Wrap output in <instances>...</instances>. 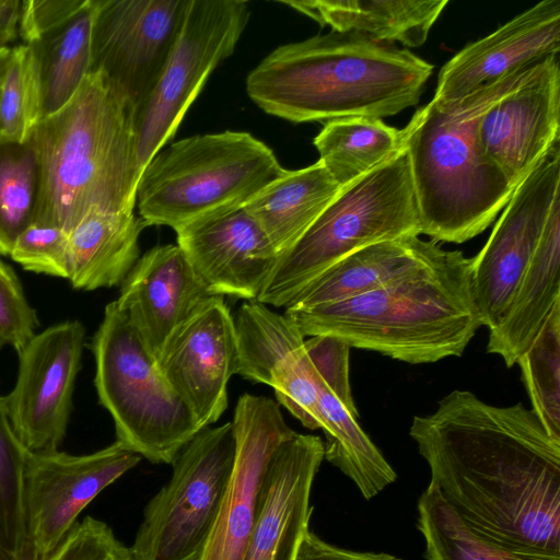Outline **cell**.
Here are the masks:
<instances>
[{
  "instance_id": "cell-10",
  "label": "cell",
  "mask_w": 560,
  "mask_h": 560,
  "mask_svg": "<svg viewBox=\"0 0 560 560\" xmlns=\"http://www.w3.org/2000/svg\"><path fill=\"white\" fill-rule=\"evenodd\" d=\"M249 15L244 0H190L162 74L135 115L140 173L174 137L211 72L233 54Z\"/></svg>"
},
{
  "instance_id": "cell-43",
  "label": "cell",
  "mask_w": 560,
  "mask_h": 560,
  "mask_svg": "<svg viewBox=\"0 0 560 560\" xmlns=\"http://www.w3.org/2000/svg\"><path fill=\"white\" fill-rule=\"evenodd\" d=\"M0 560H18L0 539Z\"/></svg>"
},
{
  "instance_id": "cell-36",
  "label": "cell",
  "mask_w": 560,
  "mask_h": 560,
  "mask_svg": "<svg viewBox=\"0 0 560 560\" xmlns=\"http://www.w3.org/2000/svg\"><path fill=\"white\" fill-rule=\"evenodd\" d=\"M69 233L32 224L15 240L10 257L25 270L67 279Z\"/></svg>"
},
{
  "instance_id": "cell-27",
  "label": "cell",
  "mask_w": 560,
  "mask_h": 560,
  "mask_svg": "<svg viewBox=\"0 0 560 560\" xmlns=\"http://www.w3.org/2000/svg\"><path fill=\"white\" fill-rule=\"evenodd\" d=\"M341 187L324 165L288 171L264 187L244 208L265 232L280 258L320 215Z\"/></svg>"
},
{
  "instance_id": "cell-38",
  "label": "cell",
  "mask_w": 560,
  "mask_h": 560,
  "mask_svg": "<svg viewBox=\"0 0 560 560\" xmlns=\"http://www.w3.org/2000/svg\"><path fill=\"white\" fill-rule=\"evenodd\" d=\"M39 326L15 271L0 257V348L11 347L19 353L36 335Z\"/></svg>"
},
{
  "instance_id": "cell-12",
  "label": "cell",
  "mask_w": 560,
  "mask_h": 560,
  "mask_svg": "<svg viewBox=\"0 0 560 560\" xmlns=\"http://www.w3.org/2000/svg\"><path fill=\"white\" fill-rule=\"evenodd\" d=\"M190 0H96L90 72L102 73L135 115L158 83Z\"/></svg>"
},
{
  "instance_id": "cell-23",
  "label": "cell",
  "mask_w": 560,
  "mask_h": 560,
  "mask_svg": "<svg viewBox=\"0 0 560 560\" xmlns=\"http://www.w3.org/2000/svg\"><path fill=\"white\" fill-rule=\"evenodd\" d=\"M560 196L551 206L532 259L501 322L489 329L487 351L508 368L528 349L560 301Z\"/></svg>"
},
{
  "instance_id": "cell-19",
  "label": "cell",
  "mask_w": 560,
  "mask_h": 560,
  "mask_svg": "<svg viewBox=\"0 0 560 560\" xmlns=\"http://www.w3.org/2000/svg\"><path fill=\"white\" fill-rule=\"evenodd\" d=\"M176 235L194 270L219 296L257 300L280 260L244 206L196 221Z\"/></svg>"
},
{
  "instance_id": "cell-24",
  "label": "cell",
  "mask_w": 560,
  "mask_h": 560,
  "mask_svg": "<svg viewBox=\"0 0 560 560\" xmlns=\"http://www.w3.org/2000/svg\"><path fill=\"white\" fill-rule=\"evenodd\" d=\"M436 246L411 236L360 248L306 284L285 308L334 304L380 289L425 264Z\"/></svg>"
},
{
  "instance_id": "cell-35",
  "label": "cell",
  "mask_w": 560,
  "mask_h": 560,
  "mask_svg": "<svg viewBox=\"0 0 560 560\" xmlns=\"http://www.w3.org/2000/svg\"><path fill=\"white\" fill-rule=\"evenodd\" d=\"M25 454L0 397V539L16 559L24 553L21 486Z\"/></svg>"
},
{
  "instance_id": "cell-31",
  "label": "cell",
  "mask_w": 560,
  "mask_h": 560,
  "mask_svg": "<svg viewBox=\"0 0 560 560\" xmlns=\"http://www.w3.org/2000/svg\"><path fill=\"white\" fill-rule=\"evenodd\" d=\"M417 527L424 539L427 560H560L558 556L513 550L478 535L432 483L419 498Z\"/></svg>"
},
{
  "instance_id": "cell-42",
  "label": "cell",
  "mask_w": 560,
  "mask_h": 560,
  "mask_svg": "<svg viewBox=\"0 0 560 560\" xmlns=\"http://www.w3.org/2000/svg\"><path fill=\"white\" fill-rule=\"evenodd\" d=\"M11 46H0V84L7 70Z\"/></svg>"
},
{
  "instance_id": "cell-25",
  "label": "cell",
  "mask_w": 560,
  "mask_h": 560,
  "mask_svg": "<svg viewBox=\"0 0 560 560\" xmlns=\"http://www.w3.org/2000/svg\"><path fill=\"white\" fill-rule=\"evenodd\" d=\"M329 25L375 42L419 47L425 43L448 0H283L278 1Z\"/></svg>"
},
{
  "instance_id": "cell-20",
  "label": "cell",
  "mask_w": 560,
  "mask_h": 560,
  "mask_svg": "<svg viewBox=\"0 0 560 560\" xmlns=\"http://www.w3.org/2000/svg\"><path fill=\"white\" fill-rule=\"evenodd\" d=\"M214 296L179 246L167 244L139 257L116 302L156 360L172 335Z\"/></svg>"
},
{
  "instance_id": "cell-18",
  "label": "cell",
  "mask_w": 560,
  "mask_h": 560,
  "mask_svg": "<svg viewBox=\"0 0 560 560\" xmlns=\"http://www.w3.org/2000/svg\"><path fill=\"white\" fill-rule=\"evenodd\" d=\"M559 50L560 0H542L451 58L439 73L432 101L456 102Z\"/></svg>"
},
{
  "instance_id": "cell-37",
  "label": "cell",
  "mask_w": 560,
  "mask_h": 560,
  "mask_svg": "<svg viewBox=\"0 0 560 560\" xmlns=\"http://www.w3.org/2000/svg\"><path fill=\"white\" fill-rule=\"evenodd\" d=\"M37 560H133V557L105 522L86 516L75 523L51 552Z\"/></svg>"
},
{
  "instance_id": "cell-40",
  "label": "cell",
  "mask_w": 560,
  "mask_h": 560,
  "mask_svg": "<svg viewBox=\"0 0 560 560\" xmlns=\"http://www.w3.org/2000/svg\"><path fill=\"white\" fill-rule=\"evenodd\" d=\"M295 560H400L386 553L357 551L334 546L307 530L301 540Z\"/></svg>"
},
{
  "instance_id": "cell-17",
  "label": "cell",
  "mask_w": 560,
  "mask_h": 560,
  "mask_svg": "<svg viewBox=\"0 0 560 560\" xmlns=\"http://www.w3.org/2000/svg\"><path fill=\"white\" fill-rule=\"evenodd\" d=\"M559 131L560 69L555 55L487 109L478 137L485 155L515 188L559 143Z\"/></svg>"
},
{
  "instance_id": "cell-1",
  "label": "cell",
  "mask_w": 560,
  "mask_h": 560,
  "mask_svg": "<svg viewBox=\"0 0 560 560\" xmlns=\"http://www.w3.org/2000/svg\"><path fill=\"white\" fill-rule=\"evenodd\" d=\"M430 483L478 535L560 557V440L522 404L489 405L455 389L413 418Z\"/></svg>"
},
{
  "instance_id": "cell-9",
  "label": "cell",
  "mask_w": 560,
  "mask_h": 560,
  "mask_svg": "<svg viewBox=\"0 0 560 560\" xmlns=\"http://www.w3.org/2000/svg\"><path fill=\"white\" fill-rule=\"evenodd\" d=\"M232 421L206 427L172 462L129 547L133 560H202L235 459Z\"/></svg>"
},
{
  "instance_id": "cell-5",
  "label": "cell",
  "mask_w": 560,
  "mask_h": 560,
  "mask_svg": "<svg viewBox=\"0 0 560 560\" xmlns=\"http://www.w3.org/2000/svg\"><path fill=\"white\" fill-rule=\"evenodd\" d=\"M542 62L456 102L431 101L401 129L421 234L435 243L460 244L483 232L506 206L515 188L482 152L479 124Z\"/></svg>"
},
{
  "instance_id": "cell-29",
  "label": "cell",
  "mask_w": 560,
  "mask_h": 560,
  "mask_svg": "<svg viewBox=\"0 0 560 560\" xmlns=\"http://www.w3.org/2000/svg\"><path fill=\"white\" fill-rule=\"evenodd\" d=\"M95 2L85 0L75 13L26 44L38 69L43 118L68 103L90 73Z\"/></svg>"
},
{
  "instance_id": "cell-21",
  "label": "cell",
  "mask_w": 560,
  "mask_h": 560,
  "mask_svg": "<svg viewBox=\"0 0 560 560\" xmlns=\"http://www.w3.org/2000/svg\"><path fill=\"white\" fill-rule=\"evenodd\" d=\"M317 435L295 432L275 451L242 560H295L312 515V486L324 459Z\"/></svg>"
},
{
  "instance_id": "cell-22",
  "label": "cell",
  "mask_w": 560,
  "mask_h": 560,
  "mask_svg": "<svg viewBox=\"0 0 560 560\" xmlns=\"http://www.w3.org/2000/svg\"><path fill=\"white\" fill-rule=\"evenodd\" d=\"M234 318L237 370L243 378L273 388L283 407L301 404L315 389L313 366L304 350V336L287 315L250 300Z\"/></svg>"
},
{
  "instance_id": "cell-39",
  "label": "cell",
  "mask_w": 560,
  "mask_h": 560,
  "mask_svg": "<svg viewBox=\"0 0 560 560\" xmlns=\"http://www.w3.org/2000/svg\"><path fill=\"white\" fill-rule=\"evenodd\" d=\"M304 350L315 373L325 385L340 394L352 395L349 345L334 336L317 335L304 340Z\"/></svg>"
},
{
  "instance_id": "cell-7",
  "label": "cell",
  "mask_w": 560,
  "mask_h": 560,
  "mask_svg": "<svg viewBox=\"0 0 560 560\" xmlns=\"http://www.w3.org/2000/svg\"><path fill=\"white\" fill-rule=\"evenodd\" d=\"M420 234L410 164L402 147L340 189L280 258L257 301L287 307L306 284L347 255L375 243Z\"/></svg>"
},
{
  "instance_id": "cell-34",
  "label": "cell",
  "mask_w": 560,
  "mask_h": 560,
  "mask_svg": "<svg viewBox=\"0 0 560 560\" xmlns=\"http://www.w3.org/2000/svg\"><path fill=\"white\" fill-rule=\"evenodd\" d=\"M42 118V91L36 60L32 48L21 43L11 47L0 84L1 141H28Z\"/></svg>"
},
{
  "instance_id": "cell-11",
  "label": "cell",
  "mask_w": 560,
  "mask_h": 560,
  "mask_svg": "<svg viewBox=\"0 0 560 560\" xmlns=\"http://www.w3.org/2000/svg\"><path fill=\"white\" fill-rule=\"evenodd\" d=\"M140 460V455L118 441L85 455L26 450L21 486L22 557L37 560L51 552L97 494Z\"/></svg>"
},
{
  "instance_id": "cell-2",
  "label": "cell",
  "mask_w": 560,
  "mask_h": 560,
  "mask_svg": "<svg viewBox=\"0 0 560 560\" xmlns=\"http://www.w3.org/2000/svg\"><path fill=\"white\" fill-rule=\"evenodd\" d=\"M433 66L406 48L331 31L279 46L246 79L265 113L307 122L390 117L418 104Z\"/></svg>"
},
{
  "instance_id": "cell-30",
  "label": "cell",
  "mask_w": 560,
  "mask_h": 560,
  "mask_svg": "<svg viewBox=\"0 0 560 560\" xmlns=\"http://www.w3.org/2000/svg\"><path fill=\"white\" fill-rule=\"evenodd\" d=\"M314 145L318 161L343 188L395 155L402 148V133L382 119L345 117L328 120Z\"/></svg>"
},
{
  "instance_id": "cell-28",
  "label": "cell",
  "mask_w": 560,
  "mask_h": 560,
  "mask_svg": "<svg viewBox=\"0 0 560 560\" xmlns=\"http://www.w3.org/2000/svg\"><path fill=\"white\" fill-rule=\"evenodd\" d=\"M317 387L319 429L326 436L324 458L370 500L393 483L397 475L360 427L352 395L334 390L318 376Z\"/></svg>"
},
{
  "instance_id": "cell-6",
  "label": "cell",
  "mask_w": 560,
  "mask_h": 560,
  "mask_svg": "<svg viewBox=\"0 0 560 560\" xmlns=\"http://www.w3.org/2000/svg\"><path fill=\"white\" fill-rule=\"evenodd\" d=\"M284 172L272 150L248 132L195 135L151 159L140 175L136 205L147 226L177 232L244 206Z\"/></svg>"
},
{
  "instance_id": "cell-14",
  "label": "cell",
  "mask_w": 560,
  "mask_h": 560,
  "mask_svg": "<svg viewBox=\"0 0 560 560\" xmlns=\"http://www.w3.org/2000/svg\"><path fill=\"white\" fill-rule=\"evenodd\" d=\"M84 339L82 323L66 320L36 334L18 353L15 385L2 398L12 428L28 452H54L62 444Z\"/></svg>"
},
{
  "instance_id": "cell-44",
  "label": "cell",
  "mask_w": 560,
  "mask_h": 560,
  "mask_svg": "<svg viewBox=\"0 0 560 560\" xmlns=\"http://www.w3.org/2000/svg\"><path fill=\"white\" fill-rule=\"evenodd\" d=\"M0 142H1V133H0Z\"/></svg>"
},
{
  "instance_id": "cell-15",
  "label": "cell",
  "mask_w": 560,
  "mask_h": 560,
  "mask_svg": "<svg viewBox=\"0 0 560 560\" xmlns=\"http://www.w3.org/2000/svg\"><path fill=\"white\" fill-rule=\"evenodd\" d=\"M235 459L202 560H242L260 502L269 462L293 431L266 396H240L232 420Z\"/></svg>"
},
{
  "instance_id": "cell-13",
  "label": "cell",
  "mask_w": 560,
  "mask_h": 560,
  "mask_svg": "<svg viewBox=\"0 0 560 560\" xmlns=\"http://www.w3.org/2000/svg\"><path fill=\"white\" fill-rule=\"evenodd\" d=\"M559 196L558 143L515 187L487 243L471 258V289L482 326L491 329L504 317Z\"/></svg>"
},
{
  "instance_id": "cell-4",
  "label": "cell",
  "mask_w": 560,
  "mask_h": 560,
  "mask_svg": "<svg viewBox=\"0 0 560 560\" xmlns=\"http://www.w3.org/2000/svg\"><path fill=\"white\" fill-rule=\"evenodd\" d=\"M39 170L33 224L70 232L91 210L133 211L140 178L135 112L100 72H90L31 138Z\"/></svg>"
},
{
  "instance_id": "cell-41",
  "label": "cell",
  "mask_w": 560,
  "mask_h": 560,
  "mask_svg": "<svg viewBox=\"0 0 560 560\" xmlns=\"http://www.w3.org/2000/svg\"><path fill=\"white\" fill-rule=\"evenodd\" d=\"M22 0H0V46H9L19 37Z\"/></svg>"
},
{
  "instance_id": "cell-26",
  "label": "cell",
  "mask_w": 560,
  "mask_h": 560,
  "mask_svg": "<svg viewBox=\"0 0 560 560\" xmlns=\"http://www.w3.org/2000/svg\"><path fill=\"white\" fill-rule=\"evenodd\" d=\"M147 225L133 211L91 210L70 232L68 277L77 290L121 284L140 257Z\"/></svg>"
},
{
  "instance_id": "cell-3",
  "label": "cell",
  "mask_w": 560,
  "mask_h": 560,
  "mask_svg": "<svg viewBox=\"0 0 560 560\" xmlns=\"http://www.w3.org/2000/svg\"><path fill=\"white\" fill-rule=\"evenodd\" d=\"M472 259L436 246L429 260L386 285L334 304L285 308L304 337L334 336L350 348L410 364L460 357L482 326Z\"/></svg>"
},
{
  "instance_id": "cell-8",
  "label": "cell",
  "mask_w": 560,
  "mask_h": 560,
  "mask_svg": "<svg viewBox=\"0 0 560 560\" xmlns=\"http://www.w3.org/2000/svg\"><path fill=\"white\" fill-rule=\"evenodd\" d=\"M91 349L94 384L116 438L153 464H172L201 430L147 352L116 300L108 303Z\"/></svg>"
},
{
  "instance_id": "cell-32",
  "label": "cell",
  "mask_w": 560,
  "mask_h": 560,
  "mask_svg": "<svg viewBox=\"0 0 560 560\" xmlns=\"http://www.w3.org/2000/svg\"><path fill=\"white\" fill-rule=\"evenodd\" d=\"M38 161L28 141L0 142V256L33 224L38 195Z\"/></svg>"
},
{
  "instance_id": "cell-33",
  "label": "cell",
  "mask_w": 560,
  "mask_h": 560,
  "mask_svg": "<svg viewBox=\"0 0 560 560\" xmlns=\"http://www.w3.org/2000/svg\"><path fill=\"white\" fill-rule=\"evenodd\" d=\"M516 364L532 410L547 432L560 440V301Z\"/></svg>"
},
{
  "instance_id": "cell-16",
  "label": "cell",
  "mask_w": 560,
  "mask_h": 560,
  "mask_svg": "<svg viewBox=\"0 0 560 560\" xmlns=\"http://www.w3.org/2000/svg\"><path fill=\"white\" fill-rule=\"evenodd\" d=\"M200 429L217 422L228 407V383L237 370L234 318L214 296L167 340L155 360Z\"/></svg>"
}]
</instances>
